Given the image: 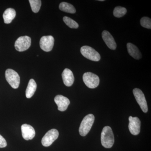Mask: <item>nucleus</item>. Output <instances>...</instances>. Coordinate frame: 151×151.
<instances>
[{
	"label": "nucleus",
	"instance_id": "15",
	"mask_svg": "<svg viewBox=\"0 0 151 151\" xmlns=\"http://www.w3.org/2000/svg\"><path fill=\"white\" fill-rule=\"evenodd\" d=\"M127 47L129 54L134 59L139 60L142 58V55L140 52L134 45L131 43H128Z\"/></svg>",
	"mask_w": 151,
	"mask_h": 151
},
{
	"label": "nucleus",
	"instance_id": "12",
	"mask_svg": "<svg viewBox=\"0 0 151 151\" xmlns=\"http://www.w3.org/2000/svg\"><path fill=\"white\" fill-rule=\"evenodd\" d=\"M54 101L57 105L58 110L60 111H66L70 103L68 98L62 95H56L55 97Z\"/></svg>",
	"mask_w": 151,
	"mask_h": 151
},
{
	"label": "nucleus",
	"instance_id": "13",
	"mask_svg": "<svg viewBox=\"0 0 151 151\" xmlns=\"http://www.w3.org/2000/svg\"><path fill=\"white\" fill-rule=\"evenodd\" d=\"M102 38L109 48L115 50L117 47L116 41L113 36L108 31L104 30L102 32Z\"/></svg>",
	"mask_w": 151,
	"mask_h": 151
},
{
	"label": "nucleus",
	"instance_id": "5",
	"mask_svg": "<svg viewBox=\"0 0 151 151\" xmlns=\"http://www.w3.org/2000/svg\"><path fill=\"white\" fill-rule=\"evenodd\" d=\"M80 51L83 56L92 61H98L101 58L99 52L91 47L86 45L82 46Z\"/></svg>",
	"mask_w": 151,
	"mask_h": 151
},
{
	"label": "nucleus",
	"instance_id": "17",
	"mask_svg": "<svg viewBox=\"0 0 151 151\" xmlns=\"http://www.w3.org/2000/svg\"><path fill=\"white\" fill-rule=\"evenodd\" d=\"M37 84L33 79H31L29 82L27 88L26 90L27 98H30L35 93L37 89Z\"/></svg>",
	"mask_w": 151,
	"mask_h": 151
},
{
	"label": "nucleus",
	"instance_id": "7",
	"mask_svg": "<svg viewBox=\"0 0 151 151\" xmlns=\"http://www.w3.org/2000/svg\"><path fill=\"white\" fill-rule=\"evenodd\" d=\"M133 92L135 99L140 107L142 111L144 113H147L148 110V108L145 94L141 89L138 88L134 89Z\"/></svg>",
	"mask_w": 151,
	"mask_h": 151
},
{
	"label": "nucleus",
	"instance_id": "23",
	"mask_svg": "<svg viewBox=\"0 0 151 151\" xmlns=\"http://www.w3.org/2000/svg\"><path fill=\"white\" fill-rule=\"evenodd\" d=\"M7 142L5 139L0 134V148L5 147L7 146Z\"/></svg>",
	"mask_w": 151,
	"mask_h": 151
},
{
	"label": "nucleus",
	"instance_id": "20",
	"mask_svg": "<svg viewBox=\"0 0 151 151\" xmlns=\"http://www.w3.org/2000/svg\"><path fill=\"white\" fill-rule=\"evenodd\" d=\"M29 1L32 12L35 13L38 12L41 6V1L40 0H29Z\"/></svg>",
	"mask_w": 151,
	"mask_h": 151
},
{
	"label": "nucleus",
	"instance_id": "1",
	"mask_svg": "<svg viewBox=\"0 0 151 151\" xmlns=\"http://www.w3.org/2000/svg\"><path fill=\"white\" fill-rule=\"evenodd\" d=\"M101 144L106 148H111L114 145V134L111 127L106 126L103 128L101 135Z\"/></svg>",
	"mask_w": 151,
	"mask_h": 151
},
{
	"label": "nucleus",
	"instance_id": "8",
	"mask_svg": "<svg viewBox=\"0 0 151 151\" xmlns=\"http://www.w3.org/2000/svg\"><path fill=\"white\" fill-rule=\"evenodd\" d=\"M31 39L27 36H24L19 37L16 41L15 47L19 52L25 51L31 46Z\"/></svg>",
	"mask_w": 151,
	"mask_h": 151
},
{
	"label": "nucleus",
	"instance_id": "3",
	"mask_svg": "<svg viewBox=\"0 0 151 151\" xmlns=\"http://www.w3.org/2000/svg\"><path fill=\"white\" fill-rule=\"evenodd\" d=\"M83 80L84 84L90 89L96 88L100 84V78L98 76L88 72L83 74Z\"/></svg>",
	"mask_w": 151,
	"mask_h": 151
},
{
	"label": "nucleus",
	"instance_id": "4",
	"mask_svg": "<svg viewBox=\"0 0 151 151\" xmlns=\"http://www.w3.org/2000/svg\"><path fill=\"white\" fill-rule=\"evenodd\" d=\"M6 80L14 89L18 88L20 84L19 76L16 71L13 69H7L6 70Z\"/></svg>",
	"mask_w": 151,
	"mask_h": 151
},
{
	"label": "nucleus",
	"instance_id": "11",
	"mask_svg": "<svg viewBox=\"0 0 151 151\" xmlns=\"http://www.w3.org/2000/svg\"><path fill=\"white\" fill-rule=\"evenodd\" d=\"M21 131L23 138L26 140L32 139L35 137V130L29 124H23L21 127Z\"/></svg>",
	"mask_w": 151,
	"mask_h": 151
},
{
	"label": "nucleus",
	"instance_id": "2",
	"mask_svg": "<svg viewBox=\"0 0 151 151\" xmlns=\"http://www.w3.org/2000/svg\"><path fill=\"white\" fill-rule=\"evenodd\" d=\"M94 116L92 114H88L84 117L79 128V133L81 136L84 137L88 134L94 124Z\"/></svg>",
	"mask_w": 151,
	"mask_h": 151
},
{
	"label": "nucleus",
	"instance_id": "22",
	"mask_svg": "<svg viewBox=\"0 0 151 151\" xmlns=\"http://www.w3.org/2000/svg\"><path fill=\"white\" fill-rule=\"evenodd\" d=\"M140 24L143 27L151 29V19L148 17H143L141 19Z\"/></svg>",
	"mask_w": 151,
	"mask_h": 151
},
{
	"label": "nucleus",
	"instance_id": "9",
	"mask_svg": "<svg viewBox=\"0 0 151 151\" xmlns=\"http://www.w3.org/2000/svg\"><path fill=\"white\" fill-rule=\"evenodd\" d=\"M54 44V37L51 35L42 37L40 42V48L45 52L51 51L53 48Z\"/></svg>",
	"mask_w": 151,
	"mask_h": 151
},
{
	"label": "nucleus",
	"instance_id": "24",
	"mask_svg": "<svg viewBox=\"0 0 151 151\" xmlns=\"http://www.w3.org/2000/svg\"><path fill=\"white\" fill-rule=\"evenodd\" d=\"M99 1H104V0H99Z\"/></svg>",
	"mask_w": 151,
	"mask_h": 151
},
{
	"label": "nucleus",
	"instance_id": "19",
	"mask_svg": "<svg viewBox=\"0 0 151 151\" xmlns=\"http://www.w3.org/2000/svg\"><path fill=\"white\" fill-rule=\"evenodd\" d=\"M127 13V10L125 8L118 6L114 9L113 14L116 17L120 18L124 16Z\"/></svg>",
	"mask_w": 151,
	"mask_h": 151
},
{
	"label": "nucleus",
	"instance_id": "14",
	"mask_svg": "<svg viewBox=\"0 0 151 151\" xmlns=\"http://www.w3.org/2000/svg\"><path fill=\"white\" fill-rule=\"evenodd\" d=\"M63 83L65 86H70L73 85L74 81V77L73 72L68 68H65L62 73Z\"/></svg>",
	"mask_w": 151,
	"mask_h": 151
},
{
	"label": "nucleus",
	"instance_id": "10",
	"mask_svg": "<svg viewBox=\"0 0 151 151\" xmlns=\"http://www.w3.org/2000/svg\"><path fill=\"white\" fill-rule=\"evenodd\" d=\"M129 129L130 133L134 135H137L140 132L141 121L138 117H129Z\"/></svg>",
	"mask_w": 151,
	"mask_h": 151
},
{
	"label": "nucleus",
	"instance_id": "21",
	"mask_svg": "<svg viewBox=\"0 0 151 151\" xmlns=\"http://www.w3.org/2000/svg\"><path fill=\"white\" fill-rule=\"evenodd\" d=\"M63 20L65 24L70 28L77 29L79 26L78 24L76 22L68 17H63Z\"/></svg>",
	"mask_w": 151,
	"mask_h": 151
},
{
	"label": "nucleus",
	"instance_id": "16",
	"mask_svg": "<svg viewBox=\"0 0 151 151\" xmlns=\"http://www.w3.org/2000/svg\"><path fill=\"white\" fill-rule=\"evenodd\" d=\"M16 12L12 8H9L6 9L3 14V18L5 23L8 24L11 23L12 21L15 17Z\"/></svg>",
	"mask_w": 151,
	"mask_h": 151
},
{
	"label": "nucleus",
	"instance_id": "6",
	"mask_svg": "<svg viewBox=\"0 0 151 151\" xmlns=\"http://www.w3.org/2000/svg\"><path fill=\"white\" fill-rule=\"evenodd\" d=\"M59 132L55 129H52L48 131L42 139L41 142L44 147H49L58 137Z\"/></svg>",
	"mask_w": 151,
	"mask_h": 151
},
{
	"label": "nucleus",
	"instance_id": "18",
	"mask_svg": "<svg viewBox=\"0 0 151 151\" xmlns=\"http://www.w3.org/2000/svg\"><path fill=\"white\" fill-rule=\"evenodd\" d=\"M59 8L63 12L68 13L74 14L76 12L75 8L72 4L65 2H63L60 4Z\"/></svg>",
	"mask_w": 151,
	"mask_h": 151
}]
</instances>
